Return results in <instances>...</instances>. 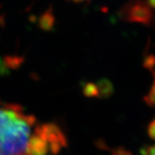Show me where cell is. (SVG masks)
Listing matches in <instances>:
<instances>
[{
  "label": "cell",
  "instance_id": "14",
  "mask_svg": "<svg viewBox=\"0 0 155 155\" xmlns=\"http://www.w3.org/2000/svg\"><path fill=\"white\" fill-rule=\"evenodd\" d=\"M68 1L73 2V3H75V4H80V3H83L84 0H68Z\"/></svg>",
  "mask_w": 155,
  "mask_h": 155
},
{
  "label": "cell",
  "instance_id": "5",
  "mask_svg": "<svg viewBox=\"0 0 155 155\" xmlns=\"http://www.w3.org/2000/svg\"><path fill=\"white\" fill-rule=\"evenodd\" d=\"M96 84H97V87L98 97H110L111 94L114 91V87H113L112 83L110 80H108L106 78L100 79Z\"/></svg>",
  "mask_w": 155,
  "mask_h": 155
},
{
  "label": "cell",
  "instance_id": "11",
  "mask_svg": "<svg viewBox=\"0 0 155 155\" xmlns=\"http://www.w3.org/2000/svg\"><path fill=\"white\" fill-rule=\"evenodd\" d=\"M147 134L149 137L153 140H155V118L150 122L147 127Z\"/></svg>",
  "mask_w": 155,
  "mask_h": 155
},
{
  "label": "cell",
  "instance_id": "1",
  "mask_svg": "<svg viewBox=\"0 0 155 155\" xmlns=\"http://www.w3.org/2000/svg\"><path fill=\"white\" fill-rule=\"evenodd\" d=\"M35 122L22 106L0 100V155H28Z\"/></svg>",
  "mask_w": 155,
  "mask_h": 155
},
{
  "label": "cell",
  "instance_id": "9",
  "mask_svg": "<svg viewBox=\"0 0 155 155\" xmlns=\"http://www.w3.org/2000/svg\"><path fill=\"white\" fill-rule=\"evenodd\" d=\"M22 61V58L17 57V56H7L5 58V62L7 63V65L11 67H18L21 64Z\"/></svg>",
  "mask_w": 155,
  "mask_h": 155
},
{
  "label": "cell",
  "instance_id": "4",
  "mask_svg": "<svg viewBox=\"0 0 155 155\" xmlns=\"http://www.w3.org/2000/svg\"><path fill=\"white\" fill-rule=\"evenodd\" d=\"M38 26L41 30L50 32L54 30L55 26V17L53 12V8L50 7L40 16L38 19Z\"/></svg>",
  "mask_w": 155,
  "mask_h": 155
},
{
  "label": "cell",
  "instance_id": "7",
  "mask_svg": "<svg viewBox=\"0 0 155 155\" xmlns=\"http://www.w3.org/2000/svg\"><path fill=\"white\" fill-rule=\"evenodd\" d=\"M145 102L147 104H148L151 107H154L155 108V84L152 85V87L150 89L149 92L144 97Z\"/></svg>",
  "mask_w": 155,
  "mask_h": 155
},
{
  "label": "cell",
  "instance_id": "12",
  "mask_svg": "<svg viewBox=\"0 0 155 155\" xmlns=\"http://www.w3.org/2000/svg\"><path fill=\"white\" fill-rule=\"evenodd\" d=\"M146 1H147V5L150 6V8L155 11V0H146Z\"/></svg>",
  "mask_w": 155,
  "mask_h": 155
},
{
  "label": "cell",
  "instance_id": "6",
  "mask_svg": "<svg viewBox=\"0 0 155 155\" xmlns=\"http://www.w3.org/2000/svg\"><path fill=\"white\" fill-rule=\"evenodd\" d=\"M84 93L87 97H98V91H97V84L94 83H87L84 85Z\"/></svg>",
  "mask_w": 155,
  "mask_h": 155
},
{
  "label": "cell",
  "instance_id": "10",
  "mask_svg": "<svg viewBox=\"0 0 155 155\" xmlns=\"http://www.w3.org/2000/svg\"><path fill=\"white\" fill-rule=\"evenodd\" d=\"M112 155H133V153L123 147H117L112 151Z\"/></svg>",
  "mask_w": 155,
  "mask_h": 155
},
{
  "label": "cell",
  "instance_id": "2",
  "mask_svg": "<svg viewBox=\"0 0 155 155\" xmlns=\"http://www.w3.org/2000/svg\"><path fill=\"white\" fill-rule=\"evenodd\" d=\"M67 144V138L57 124L36 125L28 143V155H54Z\"/></svg>",
  "mask_w": 155,
  "mask_h": 155
},
{
  "label": "cell",
  "instance_id": "3",
  "mask_svg": "<svg viewBox=\"0 0 155 155\" xmlns=\"http://www.w3.org/2000/svg\"><path fill=\"white\" fill-rule=\"evenodd\" d=\"M119 17L128 22H137L147 26L154 20V13L146 0H129L118 11Z\"/></svg>",
  "mask_w": 155,
  "mask_h": 155
},
{
  "label": "cell",
  "instance_id": "8",
  "mask_svg": "<svg viewBox=\"0 0 155 155\" xmlns=\"http://www.w3.org/2000/svg\"><path fill=\"white\" fill-rule=\"evenodd\" d=\"M143 66L146 69L153 71L155 67V55L148 54L146 56L143 61Z\"/></svg>",
  "mask_w": 155,
  "mask_h": 155
},
{
  "label": "cell",
  "instance_id": "13",
  "mask_svg": "<svg viewBox=\"0 0 155 155\" xmlns=\"http://www.w3.org/2000/svg\"><path fill=\"white\" fill-rule=\"evenodd\" d=\"M141 155H152L151 153H149V152L147 150V148H144L143 150H141Z\"/></svg>",
  "mask_w": 155,
  "mask_h": 155
}]
</instances>
